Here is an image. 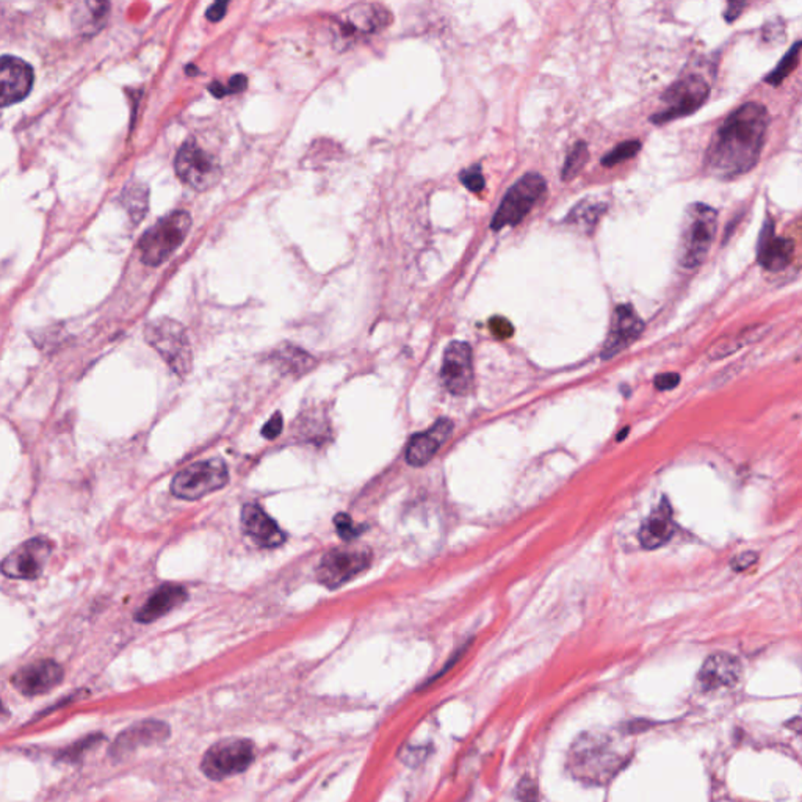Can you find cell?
I'll use <instances>...</instances> for the list:
<instances>
[{
    "label": "cell",
    "mask_w": 802,
    "mask_h": 802,
    "mask_svg": "<svg viewBox=\"0 0 802 802\" xmlns=\"http://www.w3.org/2000/svg\"><path fill=\"white\" fill-rule=\"evenodd\" d=\"M544 177L538 173H528L525 176L515 182L514 185L505 194L504 200L498 205L497 212L492 217L491 228L494 231L515 226L527 217L533 205L538 203L545 193Z\"/></svg>",
    "instance_id": "obj_8"
},
{
    "label": "cell",
    "mask_w": 802,
    "mask_h": 802,
    "mask_svg": "<svg viewBox=\"0 0 802 802\" xmlns=\"http://www.w3.org/2000/svg\"><path fill=\"white\" fill-rule=\"evenodd\" d=\"M110 4L107 2H80L74 6L71 21L76 29L77 33L83 36H93L99 32L104 24H106L107 16H109Z\"/></svg>",
    "instance_id": "obj_24"
},
{
    "label": "cell",
    "mask_w": 802,
    "mask_h": 802,
    "mask_svg": "<svg viewBox=\"0 0 802 802\" xmlns=\"http://www.w3.org/2000/svg\"><path fill=\"white\" fill-rule=\"evenodd\" d=\"M442 384L451 395H467L474 384L472 348L466 342H451L447 346L440 369Z\"/></svg>",
    "instance_id": "obj_13"
},
{
    "label": "cell",
    "mask_w": 802,
    "mask_h": 802,
    "mask_svg": "<svg viewBox=\"0 0 802 802\" xmlns=\"http://www.w3.org/2000/svg\"><path fill=\"white\" fill-rule=\"evenodd\" d=\"M254 761V744L243 738H229L213 744L201 761L209 779L222 780L243 773Z\"/></svg>",
    "instance_id": "obj_10"
},
{
    "label": "cell",
    "mask_w": 802,
    "mask_h": 802,
    "mask_svg": "<svg viewBox=\"0 0 802 802\" xmlns=\"http://www.w3.org/2000/svg\"><path fill=\"white\" fill-rule=\"evenodd\" d=\"M588 158H590V151H588V145L585 141L575 143V146L571 149L564 166H562V181H571V179L579 176V173L583 170Z\"/></svg>",
    "instance_id": "obj_30"
},
{
    "label": "cell",
    "mask_w": 802,
    "mask_h": 802,
    "mask_svg": "<svg viewBox=\"0 0 802 802\" xmlns=\"http://www.w3.org/2000/svg\"><path fill=\"white\" fill-rule=\"evenodd\" d=\"M226 12H228V2H215L213 5L207 8L205 18L209 19L211 23H220L226 16Z\"/></svg>",
    "instance_id": "obj_37"
},
{
    "label": "cell",
    "mask_w": 802,
    "mask_h": 802,
    "mask_svg": "<svg viewBox=\"0 0 802 802\" xmlns=\"http://www.w3.org/2000/svg\"><path fill=\"white\" fill-rule=\"evenodd\" d=\"M741 679V663L729 654H713L710 656L697 675L699 685L703 691L732 688Z\"/></svg>",
    "instance_id": "obj_21"
},
{
    "label": "cell",
    "mask_w": 802,
    "mask_h": 802,
    "mask_svg": "<svg viewBox=\"0 0 802 802\" xmlns=\"http://www.w3.org/2000/svg\"><path fill=\"white\" fill-rule=\"evenodd\" d=\"M35 82L33 68L13 55H4L0 61V104L13 106L25 99Z\"/></svg>",
    "instance_id": "obj_14"
},
{
    "label": "cell",
    "mask_w": 802,
    "mask_h": 802,
    "mask_svg": "<svg viewBox=\"0 0 802 802\" xmlns=\"http://www.w3.org/2000/svg\"><path fill=\"white\" fill-rule=\"evenodd\" d=\"M335 525L337 528V533H339L340 538L346 541V543H352L363 532V528L356 527L352 517L345 514V513H340V514L335 515Z\"/></svg>",
    "instance_id": "obj_32"
},
{
    "label": "cell",
    "mask_w": 802,
    "mask_h": 802,
    "mask_svg": "<svg viewBox=\"0 0 802 802\" xmlns=\"http://www.w3.org/2000/svg\"><path fill=\"white\" fill-rule=\"evenodd\" d=\"M746 6H748V4H738V2H731V4L727 5L726 14H724V18H726V21H729V23H733V21H735V19H737L738 16L741 14V12H743V8H746Z\"/></svg>",
    "instance_id": "obj_40"
},
{
    "label": "cell",
    "mask_w": 802,
    "mask_h": 802,
    "mask_svg": "<svg viewBox=\"0 0 802 802\" xmlns=\"http://www.w3.org/2000/svg\"><path fill=\"white\" fill-rule=\"evenodd\" d=\"M175 171L182 184L196 192L215 187L223 175L220 160L194 140H187L179 147L175 157Z\"/></svg>",
    "instance_id": "obj_7"
},
{
    "label": "cell",
    "mask_w": 802,
    "mask_h": 802,
    "mask_svg": "<svg viewBox=\"0 0 802 802\" xmlns=\"http://www.w3.org/2000/svg\"><path fill=\"white\" fill-rule=\"evenodd\" d=\"M271 359L276 367L288 375L303 376L316 367V359L311 354L293 345L276 350Z\"/></svg>",
    "instance_id": "obj_25"
},
{
    "label": "cell",
    "mask_w": 802,
    "mask_h": 802,
    "mask_svg": "<svg viewBox=\"0 0 802 802\" xmlns=\"http://www.w3.org/2000/svg\"><path fill=\"white\" fill-rule=\"evenodd\" d=\"M453 431V422L448 419H439L425 433L414 434L406 448V461L412 467H422L433 459L440 446L446 444Z\"/></svg>",
    "instance_id": "obj_19"
},
{
    "label": "cell",
    "mask_w": 802,
    "mask_h": 802,
    "mask_svg": "<svg viewBox=\"0 0 802 802\" xmlns=\"http://www.w3.org/2000/svg\"><path fill=\"white\" fill-rule=\"evenodd\" d=\"M459 179L463 182L464 187L470 190V192H474V193H478L481 192L485 185H486V182H485V176H483V173H481L480 165H475L472 168H467V170H464L461 175H459Z\"/></svg>",
    "instance_id": "obj_33"
},
{
    "label": "cell",
    "mask_w": 802,
    "mask_h": 802,
    "mask_svg": "<svg viewBox=\"0 0 802 802\" xmlns=\"http://www.w3.org/2000/svg\"><path fill=\"white\" fill-rule=\"evenodd\" d=\"M639 149H641V143L638 140L624 141L602 158V165L603 166H615V165L622 164L628 158L635 157L639 153Z\"/></svg>",
    "instance_id": "obj_31"
},
{
    "label": "cell",
    "mask_w": 802,
    "mask_h": 802,
    "mask_svg": "<svg viewBox=\"0 0 802 802\" xmlns=\"http://www.w3.org/2000/svg\"><path fill=\"white\" fill-rule=\"evenodd\" d=\"M145 339L176 375L181 378L190 375L193 369V352L181 323L168 316L153 320L145 328Z\"/></svg>",
    "instance_id": "obj_5"
},
{
    "label": "cell",
    "mask_w": 802,
    "mask_h": 802,
    "mask_svg": "<svg viewBox=\"0 0 802 802\" xmlns=\"http://www.w3.org/2000/svg\"><path fill=\"white\" fill-rule=\"evenodd\" d=\"M624 763L626 752L607 733H583L569 750V771L583 784H609Z\"/></svg>",
    "instance_id": "obj_2"
},
{
    "label": "cell",
    "mask_w": 802,
    "mask_h": 802,
    "mask_svg": "<svg viewBox=\"0 0 802 802\" xmlns=\"http://www.w3.org/2000/svg\"><path fill=\"white\" fill-rule=\"evenodd\" d=\"M168 733V727L162 722H145L140 726H134L127 732H124L121 737L118 738L117 752L121 750H134L137 746L143 744H151L154 741L164 740Z\"/></svg>",
    "instance_id": "obj_26"
},
{
    "label": "cell",
    "mask_w": 802,
    "mask_h": 802,
    "mask_svg": "<svg viewBox=\"0 0 802 802\" xmlns=\"http://www.w3.org/2000/svg\"><path fill=\"white\" fill-rule=\"evenodd\" d=\"M53 551L47 538H32L10 552L2 561L5 577L16 580H36L42 577Z\"/></svg>",
    "instance_id": "obj_12"
},
{
    "label": "cell",
    "mask_w": 802,
    "mask_h": 802,
    "mask_svg": "<svg viewBox=\"0 0 802 802\" xmlns=\"http://www.w3.org/2000/svg\"><path fill=\"white\" fill-rule=\"evenodd\" d=\"M372 562V552L361 545H340L326 552L316 568L318 583L329 590L345 585L363 574Z\"/></svg>",
    "instance_id": "obj_9"
},
{
    "label": "cell",
    "mask_w": 802,
    "mask_h": 802,
    "mask_svg": "<svg viewBox=\"0 0 802 802\" xmlns=\"http://www.w3.org/2000/svg\"><path fill=\"white\" fill-rule=\"evenodd\" d=\"M793 254H795V243L790 239L776 237L773 222L771 220L765 222L757 245L759 264L768 271H782L790 265Z\"/></svg>",
    "instance_id": "obj_20"
},
{
    "label": "cell",
    "mask_w": 802,
    "mask_h": 802,
    "mask_svg": "<svg viewBox=\"0 0 802 802\" xmlns=\"http://www.w3.org/2000/svg\"><path fill=\"white\" fill-rule=\"evenodd\" d=\"M246 85H248L246 76L235 74V76L229 79L228 87L224 85V89H226V94L241 93V91L246 89Z\"/></svg>",
    "instance_id": "obj_39"
},
{
    "label": "cell",
    "mask_w": 802,
    "mask_h": 802,
    "mask_svg": "<svg viewBox=\"0 0 802 802\" xmlns=\"http://www.w3.org/2000/svg\"><path fill=\"white\" fill-rule=\"evenodd\" d=\"M769 115L760 102H746L727 118L712 138L705 168L709 175L731 181L756 166L765 145Z\"/></svg>",
    "instance_id": "obj_1"
},
{
    "label": "cell",
    "mask_w": 802,
    "mask_h": 802,
    "mask_svg": "<svg viewBox=\"0 0 802 802\" xmlns=\"http://www.w3.org/2000/svg\"><path fill=\"white\" fill-rule=\"evenodd\" d=\"M489 329H491L492 335L500 340L510 339L513 333H514V328H513L510 320L505 318V316H492L491 320H489Z\"/></svg>",
    "instance_id": "obj_34"
},
{
    "label": "cell",
    "mask_w": 802,
    "mask_h": 802,
    "mask_svg": "<svg viewBox=\"0 0 802 802\" xmlns=\"http://www.w3.org/2000/svg\"><path fill=\"white\" fill-rule=\"evenodd\" d=\"M801 52L802 42H795V44L791 46L790 51L785 53L784 59L780 60L779 65L776 66V68L768 74L765 82L773 85V87H778V85L784 82L785 79L790 76L793 71L797 70L799 59H801Z\"/></svg>",
    "instance_id": "obj_27"
},
{
    "label": "cell",
    "mask_w": 802,
    "mask_h": 802,
    "mask_svg": "<svg viewBox=\"0 0 802 802\" xmlns=\"http://www.w3.org/2000/svg\"><path fill=\"white\" fill-rule=\"evenodd\" d=\"M192 223V215L185 211L171 212L160 218L138 241L141 262L149 267L165 264L185 241Z\"/></svg>",
    "instance_id": "obj_4"
},
{
    "label": "cell",
    "mask_w": 802,
    "mask_h": 802,
    "mask_svg": "<svg viewBox=\"0 0 802 802\" xmlns=\"http://www.w3.org/2000/svg\"><path fill=\"white\" fill-rule=\"evenodd\" d=\"M228 483V466L223 459L212 458L182 468L173 478L171 492L177 498L193 502L223 489Z\"/></svg>",
    "instance_id": "obj_6"
},
{
    "label": "cell",
    "mask_w": 802,
    "mask_h": 802,
    "mask_svg": "<svg viewBox=\"0 0 802 802\" xmlns=\"http://www.w3.org/2000/svg\"><path fill=\"white\" fill-rule=\"evenodd\" d=\"M63 668L52 660L32 663L12 677V684L24 696L46 694L63 680Z\"/></svg>",
    "instance_id": "obj_15"
},
{
    "label": "cell",
    "mask_w": 802,
    "mask_h": 802,
    "mask_svg": "<svg viewBox=\"0 0 802 802\" xmlns=\"http://www.w3.org/2000/svg\"><path fill=\"white\" fill-rule=\"evenodd\" d=\"M391 14L376 4H357L342 12L339 29L344 36L372 35L387 27Z\"/></svg>",
    "instance_id": "obj_17"
},
{
    "label": "cell",
    "mask_w": 802,
    "mask_h": 802,
    "mask_svg": "<svg viewBox=\"0 0 802 802\" xmlns=\"http://www.w3.org/2000/svg\"><path fill=\"white\" fill-rule=\"evenodd\" d=\"M605 209H607V205L600 204V203L581 201L574 211L571 212L569 220H572V223L583 226V228L592 229L598 224L599 218L602 217Z\"/></svg>",
    "instance_id": "obj_29"
},
{
    "label": "cell",
    "mask_w": 802,
    "mask_h": 802,
    "mask_svg": "<svg viewBox=\"0 0 802 802\" xmlns=\"http://www.w3.org/2000/svg\"><path fill=\"white\" fill-rule=\"evenodd\" d=\"M757 561V553L756 552H744L741 555H738V557L733 558L732 562H731V566H732L733 571L735 572H743L746 569L750 568L754 562Z\"/></svg>",
    "instance_id": "obj_36"
},
{
    "label": "cell",
    "mask_w": 802,
    "mask_h": 802,
    "mask_svg": "<svg viewBox=\"0 0 802 802\" xmlns=\"http://www.w3.org/2000/svg\"><path fill=\"white\" fill-rule=\"evenodd\" d=\"M282 428H284L282 414L281 412H275L269 422L265 423L264 428H262V436H264L265 439H276L281 434Z\"/></svg>",
    "instance_id": "obj_35"
},
{
    "label": "cell",
    "mask_w": 802,
    "mask_h": 802,
    "mask_svg": "<svg viewBox=\"0 0 802 802\" xmlns=\"http://www.w3.org/2000/svg\"><path fill=\"white\" fill-rule=\"evenodd\" d=\"M645 331V322L635 312L632 306L621 305L616 307L611 320L609 337L603 345L602 359H611L632 345Z\"/></svg>",
    "instance_id": "obj_16"
},
{
    "label": "cell",
    "mask_w": 802,
    "mask_h": 802,
    "mask_svg": "<svg viewBox=\"0 0 802 802\" xmlns=\"http://www.w3.org/2000/svg\"><path fill=\"white\" fill-rule=\"evenodd\" d=\"M718 212L713 207L696 203L686 209L680 232L677 259L684 269H697L709 256L716 234Z\"/></svg>",
    "instance_id": "obj_3"
},
{
    "label": "cell",
    "mask_w": 802,
    "mask_h": 802,
    "mask_svg": "<svg viewBox=\"0 0 802 802\" xmlns=\"http://www.w3.org/2000/svg\"><path fill=\"white\" fill-rule=\"evenodd\" d=\"M123 204L135 222H141L147 211V188L141 184H135L124 190Z\"/></svg>",
    "instance_id": "obj_28"
},
{
    "label": "cell",
    "mask_w": 802,
    "mask_h": 802,
    "mask_svg": "<svg viewBox=\"0 0 802 802\" xmlns=\"http://www.w3.org/2000/svg\"><path fill=\"white\" fill-rule=\"evenodd\" d=\"M188 599V592L184 586L166 583L158 586L157 590L149 596L146 603L135 613V619L141 624L157 621L162 616L168 615L170 611L181 607Z\"/></svg>",
    "instance_id": "obj_23"
},
{
    "label": "cell",
    "mask_w": 802,
    "mask_h": 802,
    "mask_svg": "<svg viewBox=\"0 0 802 802\" xmlns=\"http://www.w3.org/2000/svg\"><path fill=\"white\" fill-rule=\"evenodd\" d=\"M680 376L677 373H663L656 378V387L658 391H671L679 386Z\"/></svg>",
    "instance_id": "obj_38"
},
{
    "label": "cell",
    "mask_w": 802,
    "mask_h": 802,
    "mask_svg": "<svg viewBox=\"0 0 802 802\" xmlns=\"http://www.w3.org/2000/svg\"><path fill=\"white\" fill-rule=\"evenodd\" d=\"M627 431H628V428H626V429H622V434H619V436H618V440L624 439V438H626Z\"/></svg>",
    "instance_id": "obj_41"
},
{
    "label": "cell",
    "mask_w": 802,
    "mask_h": 802,
    "mask_svg": "<svg viewBox=\"0 0 802 802\" xmlns=\"http://www.w3.org/2000/svg\"><path fill=\"white\" fill-rule=\"evenodd\" d=\"M241 530L246 536L267 549H275L286 543V533L259 505L246 504L241 510Z\"/></svg>",
    "instance_id": "obj_18"
},
{
    "label": "cell",
    "mask_w": 802,
    "mask_h": 802,
    "mask_svg": "<svg viewBox=\"0 0 802 802\" xmlns=\"http://www.w3.org/2000/svg\"><path fill=\"white\" fill-rule=\"evenodd\" d=\"M709 96L710 87L705 79L701 76L682 77L663 94L665 109L650 118V121L665 124L693 115L705 104Z\"/></svg>",
    "instance_id": "obj_11"
},
{
    "label": "cell",
    "mask_w": 802,
    "mask_h": 802,
    "mask_svg": "<svg viewBox=\"0 0 802 802\" xmlns=\"http://www.w3.org/2000/svg\"><path fill=\"white\" fill-rule=\"evenodd\" d=\"M674 530L675 525L673 521V506L669 504L668 498L663 497L662 502L650 513L639 530V543L647 551H654L668 544L674 536Z\"/></svg>",
    "instance_id": "obj_22"
}]
</instances>
